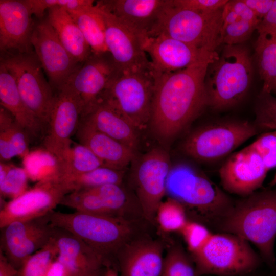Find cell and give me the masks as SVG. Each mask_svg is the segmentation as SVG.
Here are the masks:
<instances>
[{"label": "cell", "instance_id": "11", "mask_svg": "<svg viewBox=\"0 0 276 276\" xmlns=\"http://www.w3.org/2000/svg\"><path fill=\"white\" fill-rule=\"evenodd\" d=\"M133 171L134 187L144 216L152 221L167 192V179L172 168L168 152L151 149L135 160Z\"/></svg>", "mask_w": 276, "mask_h": 276}, {"label": "cell", "instance_id": "8", "mask_svg": "<svg viewBox=\"0 0 276 276\" xmlns=\"http://www.w3.org/2000/svg\"><path fill=\"white\" fill-rule=\"evenodd\" d=\"M154 86L152 71L121 72L98 99L119 111L141 130L150 123Z\"/></svg>", "mask_w": 276, "mask_h": 276}, {"label": "cell", "instance_id": "45", "mask_svg": "<svg viewBox=\"0 0 276 276\" xmlns=\"http://www.w3.org/2000/svg\"><path fill=\"white\" fill-rule=\"evenodd\" d=\"M261 21L268 13L274 0H242Z\"/></svg>", "mask_w": 276, "mask_h": 276}, {"label": "cell", "instance_id": "30", "mask_svg": "<svg viewBox=\"0 0 276 276\" xmlns=\"http://www.w3.org/2000/svg\"><path fill=\"white\" fill-rule=\"evenodd\" d=\"M82 32L93 53L108 52L105 41V26L99 8L94 4L68 12Z\"/></svg>", "mask_w": 276, "mask_h": 276}, {"label": "cell", "instance_id": "50", "mask_svg": "<svg viewBox=\"0 0 276 276\" xmlns=\"http://www.w3.org/2000/svg\"><path fill=\"white\" fill-rule=\"evenodd\" d=\"M269 185L270 187L276 186V173Z\"/></svg>", "mask_w": 276, "mask_h": 276}, {"label": "cell", "instance_id": "28", "mask_svg": "<svg viewBox=\"0 0 276 276\" xmlns=\"http://www.w3.org/2000/svg\"><path fill=\"white\" fill-rule=\"evenodd\" d=\"M47 18L63 47L77 62L82 63L90 56V47L66 10L57 7L49 9Z\"/></svg>", "mask_w": 276, "mask_h": 276}, {"label": "cell", "instance_id": "37", "mask_svg": "<svg viewBox=\"0 0 276 276\" xmlns=\"http://www.w3.org/2000/svg\"><path fill=\"white\" fill-rule=\"evenodd\" d=\"M161 276H199L193 260L179 246L173 247L165 257Z\"/></svg>", "mask_w": 276, "mask_h": 276}, {"label": "cell", "instance_id": "2", "mask_svg": "<svg viewBox=\"0 0 276 276\" xmlns=\"http://www.w3.org/2000/svg\"><path fill=\"white\" fill-rule=\"evenodd\" d=\"M216 231L237 235L254 243L263 262L276 272V188L256 191L234 201Z\"/></svg>", "mask_w": 276, "mask_h": 276}, {"label": "cell", "instance_id": "35", "mask_svg": "<svg viewBox=\"0 0 276 276\" xmlns=\"http://www.w3.org/2000/svg\"><path fill=\"white\" fill-rule=\"evenodd\" d=\"M24 158L29 179L39 182L57 177V160L47 150L29 152Z\"/></svg>", "mask_w": 276, "mask_h": 276}, {"label": "cell", "instance_id": "26", "mask_svg": "<svg viewBox=\"0 0 276 276\" xmlns=\"http://www.w3.org/2000/svg\"><path fill=\"white\" fill-rule=\"evenodd\" d=\"M260 22L242 0L228 1L222 10L219 45L243 44Z\"/></svg>", "mask_w": 276, "mask_h": 276}, {"label": "cell", "instance_id": "51", "mask_svg": "<svg viewBox=\"0 0 276 276\" xmlns=\"http://www.w3.org/2000/svg\"><path fill=\"white\" fill-rule=\"evenodd\" d=\"M242 276H263V275H261V274H258L256 273V271H255L252 273H249L244 275H242Z\"/></svg>", "mask_w": 276, "mask_h": 276}, {"label": "cell", "instance_id": "31", "mask_svg": "<svg viewBox=\"0 0 276 276\" xmlns=\"http://www.w3.org/2000/svg\"><path fill=\"white\" fill-rule=\"evenodd\" d=\"M124 170L102 166L93 170L73 175L58 177L69 193L107 184L121 185Z\"/></svg>", "mask_w": 276, "mask_h": 276}, {"label": "cell", "instance_id": "40", "mask_svg": "<svg viewBox=\"0 0 276 276\" xmlns=\"http://www.w3.org/2000/svg\"><path fill=\"white\" fill-rule=\"evenodd\" d=\"M191 255L200 251L208 243L213 233L200 222L189 220L180 232Z\"/></svg>", "mask_w": 276, "mask_h": 276}, {"label": "cell", "instance_id": "25", "mask_svg": "<svg viewBox=\"0 0 276 276\" xmlns=\"http://www.w3.org/2000/svg\"><path fill=\"white\" fill-rule=\"evenodd\" d=\"M161 244L153 241L131 243L117 255L123 276H161L164 259Z\"/></svg>", "mask_w": 276, "mask_h": 276}, {"label": "cell", "instance_id": "17", "mask_svg": "<svg viewBox=\"0 0 276 276\" xmlns=\"http://www.w3.org/2000/svg\"><path fill=\"white\" fill-rule=\"evenodd\" d=\"M268 171L260 154L250 144L229 156L219 173L223 188L242 197L261 187Z\"/></svg>", "mask_w": 276, "mask_h": 276}, {"label": "cell", "instance_id": "4", "mask_svg": "<svg viewBox=\"0 0 276 276\" xmlns=\"http://www.w3.org/2000/svg\"><path fill=\"white\" fill-rule=\"evenodd\" d=\"M252 74L247 47L244 44L224 45L207 68L205 87L208 106L222 110L239 103L250 87Z\"/></svg>", "mask_w": 276, "mask_h": 276}, {"label": "cell", "instance_id": "15", "mask_svg": "<svg viewBox=\"0 0 276 276\" xmlns=\"http://www.w3.org/2000/svg\"><path fill=\"white\" fill-rule=\"evenodd\" d=\"M1 229L0 251L19 270L30 256L47 244L55 227L47 215L28 221L13 222Z\"/></svg>", "mask_w": 276, "mask_h": 276}, {"label": "cell", "instance_id": "24", "mask_svg": "<svg viewBox=\"0 0 276 276\" xmlns=\"http://www.w3.org/2000/svg\"><path fill=\"white\" fill-rule=\"evenodd\" d=\"M76 133L105 166L124 170L136 158L135 150L81 121Z\"/></svg>", "mask_w": 276, "mask_h": 276}, {"label": "cell", "instance_id": "47", "mask_svg": "<svg viewBox=\"0 0 276 276\" xmlns=\"http://www.w3.org/2000/svg\"><path fill=\"white\" fill-rule=\"evenodd\" d=\"M0 276H19V270L16 268L0 251Z\"/></svg>", "mask_w": 276, "mask_h": 276}, {"label": "cell", "instance_id": "53", "mask_svg": "<svg viewBox=\"0 0 276 276\" xmlns=\"http://www.w3.org/2000/svg\"><path fill=\"white\" fill-rule=\"evenodd\" d=\"M269 276H276V272H272V273Z\"/></svg>", "mask_w": 276, "mask_h": 276}, {"label": "cell", "instance_id": "33", "mask_svg": "<svg viewBox=\"0 0 276 276\" xmlns=\"http://www.w3.org/2000/svg\"><path fill=\"white\" fill-rule=\"evenodd\" d=\"M255 54L259 73L263 81L261 92L271 93L276 81V36L258 37Z\"/></svg>", "mask_w": 276, "mask_h": 276}, {"label": "cell", "instance_id": "14", "mask_svg": "<svg viewBox=\"0 0 276 276\" xmlns=\"http://www.w3.org/2000/svg\"><path fill=\"white\" fill-rule=\"evenodd\" d=\"M31 43L50 84L57 91L81 63L65 49L47 18L35 22Z\"/></svg>", "mask_w": 276, "mask_h": 276}, {"label": "cell", "instance_id": "22", "mask_svg": "<svg viewBox=\"0 0 276 276\" xmlns=\"http://www.w3.org/2000/svg\"><path fill=\"white\" fill-rule=\"evenodd\" d=\"M165 3V0H102L95 4L144 37Z\"/></svg>", "mask_w": 276, "mask_h": 276}, {"label": "cell", "instance_id": "9", "mask_svg": "<svg viewBox=\"0 0 276 276\" xmlns=\"http://www.w3.org/2000/svg\"><path fill=\"white\" fill-rule=\"evenodd\" d=\"M1 62L14 78L26 106L46 129L55 101V92L45 78L34 51L1 53Z\"/></svg>", "mask_w": 276, "mask_h": 276}, {"label": "cell", "instance_id": "38", "mask_svg": "<svg viewBox=\"0 0 276 276\" xmlns=\"http://www.w3.org/2000/svg\"><path fill=\"white\" fill-rule=\"evenodd\" d=\"M255 125L260 132L276 130V97L260 92L255 107Z\"/></svg>", "mask_w": 276, "mask_h": 276}, {"label": "cell", "instance_id": "46", "mask_svg": "<svg viewBox=\"0 0 276 276\" xmlns=\"http://www.w3.org/2000/svg\"><path fill=\"white\" fill-rule=\"evenodd\" d=\"M44 276H72L66 266L56 259L51 264Z\"/></svg>", "mask_w": 276, "mask_h": 276}, {"label": "cell", "instance_id": "6", "mask_svg": "<svg viewBox=\"0 0 276 276\" xmlns=\"http://www.w3.org/2000/svg\"><path fill=\"white\" fill-rule=\"evenodd\" d=\"M222 10L201 13L180 7L174 0H166L147 36H167L215 52L219 45Z\"/></svg>", "mask_w": 276, "mask_h": 276}, {"label": "cell", "instance_id": "20", "mask_svg": "<svg viewBox=\"0 0 276 276\" xmlns=\"http://www.w3.org/2000/svg\"><path fill=\"white\" fill-rule=\"evenodd\" d=\"M143 48L150 57L154 74L183 70L203 57L214 53L198 49L180 40L164 35L146 36Z\"/></svg>", "mask_w": 276, "mask_h": 276}, {"label": "cell", "instance_id": "23", "mask_svg": "<svg viewBox=\"0 0 276 276\" xmlns=\"http://www.w3.org/2000/svg\"><path fill=\"white\" fill-rule=\"evenodd\" d=\"M54 227L53 237L58 252L56 259L66 266L72 276L106 268L101 258L81 239L65 229Z\"/></svg>", "mask_w": 276, "mask_h": 276}, {"label": "cell", "instance_id": "41", "mask_svg": "<svg viewBox=\"0 0 276 276\" xmlns=\"http://www.w3.org/2000/svg\"><path fill=\"white\" fill-rule=\"evenodd\" d=\"M32 14L38 18H43L45 10L61 8L67 12L75 11L95 3L91 0H25Z\"/></svg>", "mask_w": 276, "mask_h": 276}, {"label": "cell", "instance_id": "5", "mask_svg": "<svg viewBox=\"0 0 276 276\" xmlns=\"http://www.w3.org/2000/svg\"><path fill=\"white\" fill-rule=\"evenodd\" d=\"M48 218L53 226L65 229L85 242L106 268L111 267V258L117 256L132 234L131 226L124 217L54 211Z\"/></svg>", "mask_w": 276, "mask_h": 276}, {"label": "cell", "instance_id": "16", "mask_svg": "<svg viewBox=\"0 0 276 276\" xmlns=\"http://www.w3.org/2000/svg\"><path fill=\"white\" fill-rule=\"evenodd\" d=\"M96 6L105 23L108 52L121 71H152L149 58L143 48V37L111 13Z\"/></svg>", "mask_w": 276, "mask_h": 276}, {"label": "cell", "instance_id": "19", "mask_svg": "<svg viewBox=\"0 0 276 276\" xmlns=\"http://www.w3.org/2000/svg\"><path fill=\"white\" fill-rule=\"evenodd\" d=\"M32 15L25 0H0L1 53L34 51Z\"/></svg>", "mask_w": 276, "mask_h": 276}, {"label": "cell", "instance_id": "12", "mask_svg": "<svg viewBox=\"0 0 276 276\" xmlns=\"http://www.w3.org/2000/svg\"><path fill=\"white\" fill-rule=\"evenodd\" d=\"M83 108L80 98L67 84L55 92L43 144L58 162L62 159L72 144L71 137L76 132Z\"/></svg>", "mask_w": 276, "mask_h": 276}, {"label": "cell", "instance_id": "29", "mask_svg": "<svg viewBox=\"0 0 276 276\" xmlns=\"http://www.w3.org/2000/svg\"><path fill=\"white\" fill-rule=\"evenodd\" d=\"M31 139L25 129L5 108H0V159L3 162L29 153Z\"/></svg>", "mask_w": 276, "mask_h": 276}, {"label": "cell", "instance_id": "13", "mask_svg": "<svg viewBox=\"0 0 276 276\" xmlns=\"http://www.w3.org/2000/svg\"><path fill=\"white\" fill-rule=\"evenodd\" d=\"M69 192L57 178L42 180L24 194L5 203L0 210V228L15 221L48 215Z\"/></svg>", "mask_w": 276, "mask_h": 276}, {"label": "cell", "instance_id": "1", "mask_svg": "<svg viewBox=\"0 0 276 276\" xmlns=\"http://www.w3.org/2000/svg\"><path fill=\"white\" fill-rule=\"evenodd\" d=\"M216 52L188 67L154 74L155 86L149 125L160 140L173 139L208 106L205 78Z\"/></svg>", "mask_w": 276, "mask_h": 276}, {"label": "cell", "instance_id": "21", "mask_svg": "<svg viewBox=\"0 0 276 276\" xmlns=\"http://www.w3.org/2000/svg\"><path fill=\"white\" fill-rule=\"evenodd\" d=\"M136 151L138 130L119 111L98 99L83 110L80 120Z\"/></svg>", "mask_w": 276, "mask_h": 276}, {"label": "cell", "instance_id": "48", "mask_svg": "<svg viewBox=\"0 0 276 276\" xmlns=\"http://www.w3.org/2000/svg\"><path fill=\"white\" fill-rule=\"evenodd\" d=\"M107 268H104L81 276H104Z\"/></svg>", "mask_w": 276, "mask_h": 276}, {"label": "cell", "instance_id": "52", "mask_svg": "<svg viewBox=\"0 0 276 276\" xmlns=\"http://www.w3.org/2000/svg\"><path fill=\"white\" fill-rule=\"evenodd\" d=\"M272 93H274V94H276V81L274 82V84L273 85V87L272 88L271 93L272 94Z\"/></svg>", "mask_w": 276, "mask_h": 276}, {"label": "cell", "instance_id": "39", "mask_svg": "<svg viewBox=\"0 0 276 276\" xmlns=\"http://www.w3.org/2000/svg\"><path fill=\"white\" fill-rule=\"evenodd\" d=\"M29 179L24 168L11 165L5 178L0 181L1 197L12 200L19 197L28 190Z\"/></svg>", "mask_w": 276, "mask_h": 276}, {"label": "cell", "instance_id": "10", "mask_svg": "<svg viewBox=\"0 0 276 276\" xmlns=\"http://www.w3.org/2000/svg\"><path fill=\"white\" fill-rule=\"evenodd\" d=\"M259 132L247 121L228 120L211 123L192 132L182 149L195 160L212 162L221 159Z\"/></svg>", "mask_w": 276, "mask_h": 276}, {"label": "cell", "instance_id": "49", "mask_svg": "<svg viewBox=\"0 0 276 276\" xmlns=\"http://www.w3.org/2000/svg\"><path fill=\"white\" fill-rule=\"evenodd\" d=\"M104 276H118L116 270L111 267L107 268Z\"/></svg>", "mask_w": 276, "mask_h": 276}, {"label": "cell", "instance_id": "44", "mask_svg": "<svg viewBox=\"0 0 276 276\" xmlns=\"http://www.w3.org/2000/svg\"><path fill=\"white\" fill-rule=\"evenodd\" d=\"M258 37H271L276 36V0L268 13L262 19L257 30Z\"/></svg>", "mask_w": 276, "mask_h": 276}, {"label": "cell", "instance_id": "42", "mask_svg": "<svg viewBox=\"0 0 276 276\" xmlns=\"http://www.w3.org/2000/svg\"><path fill=\"white\" fill-rule=\"evenodd\" d=\"M251 144L268 170L276 167V130L263 133Z\"/></svg>", "mask_w": 276, "mask_h": 276}, {"label": "cell", "instance_id": "18", "mask_svg": "<svg viewBox=\"0 0 276 276\" xmlns=\"http://www.w3.org/2000/svg\"><path fill=\"white\" fill-rule=\"evenodd\" d=\"M121 72L109 52L99 54L93 53L79 65L65 84L80 98L84 110L99 98Z\"/></svg>", "mask_w": 276, "mask_h": 276}, {"label": "cell", "instance_id": "27", "mask_svg": "<svg viewBox=\"0 0 276 276\" xmlns=\"http://www.w3.org/2000/svg\"><path fill=\"white\" fill-rule=\"evenodd\" d=\"M0 103L25 129L31 139L44 136L46 129L23 102L16 83L4 64L0 63Z\"/></svg>", "mask_w": 276, "mask_h": 276}, {"label": "cell", "instance_id": "3", "mask_svg": "<svg viewBox=\"0 0 276 276\" xmlns=\"http://www.w3.org/2000/svg\"><path fill=\"white\" fill-rule=\"evenodd\" d=\"M166 193L181 203L195 221L216 230L235 201L203 172L185 163L172 167Z\"/></svg>", "mask_w": 276, "mask_h": 276}, {"label": "cell", "instance_id": "36", "mask_svg": "<svg viewBox=\"0 0 276 276\" xmlns=\"http://www.w3.org/2000/svg\"><path fill=\"white\" fill-rule=\"evenodd\" d=\"M58 254L53 236L47 244L30 256L19 270V276H44Z\"/></svg>", "mask_w": 276, "mask_h": 276}, {"label": "cell", "instance_id": "32", "mask_svg": "<svg viewBox=\"0 0 276 276\" xmlns=\"http://www.w3.org/2000/svg\"><path fill=\"white\" fill-rule=\"evenodd\" d=\"M102 166L104 165L87 147L80 143L72 144L58 162L57 177L85 173Z\"/></svg>", "mask_w": 276, "mask_h": 276}, {"label": "cell", "instance_id": "7", "mask_svg": "<svg viewBox=\"0 0 276 276\" xmlns=\"http://www.w3.org/2000/svg\"><path fill=\"white\" fill-rule=\"evenodd\" d=\"M192 259L199 276H242L256 271L263 263L247 241L224 232L213 234Z\"/></svg>", "mask_w": 276, "mask_h": 276}, {"label": "cell", "instance_id": "43", "mask_svg": "<svg viewBox=\"0 0 276 276\" xmlns=\"http://www.w3.org/2000/svg\"><path fill=\"white\" fill-rule=\"evenodd\" d=\"M227 0H174L178 6L201 13H210L223 8Z\"/></svg>", "mask_w": 276, "mask_h": 276}, {"label": "cell", "instance_id": "34", "mask_svg": "<svg viewBox=\"0 0 276 276\" xmlns=\"http://www.w3.org/2000/svg\"><path fill=\"white\" fill-rule=\"evenodd\" d=\"M155 219L160 229L166 233H180L189 220L184 206L171 197L159 204Z\"/></svg>", "mask_w": 276, "mask_h": 276}]
</instances>
